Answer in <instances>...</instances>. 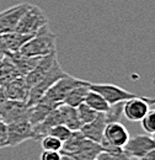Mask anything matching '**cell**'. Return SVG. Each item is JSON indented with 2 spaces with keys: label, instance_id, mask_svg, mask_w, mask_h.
Returning a JSON list of instances; mask_svg holds the SVG:
<instances>
[{
  "label": "cell",
  "instance_id": "12",
  "mask_svg": "<svg viewBox=\"0 0 155 160\" xmlns=\"http://www.w3.org/2000/svg\"><path fill=\"white\" fill-rule=\"evenodd\" d=\"M4 89L5 96L8 100H16L27 102L30 95V86L27 85L25 77H20L18 79L10 81L5 86H1Z\"/></svg>",
  "mask_w": 155,
  "mask_h": 160
},
{
  "label": "cell",
  "instance_id": "15",
  "mask_svg": "<svg viewBox=\"0 0 155 160\" xmlns=\"http://www.w3.org/2000/svg\"><path fill=\"white\" fill-rule=\"evenodd\" d=\"M103 152L105 149L102 148L101 144L85 138V140L80 144V147L75 152L70 154H65V155H69L75 160H97L98 155Z\"/></svg>",
  "mask_w": 155,
  "mask_h": 160
},
{
  "label": "cell",
  "instance_id": "26",
  "mask_svg": "<svg viewBox=\"0 0 155 160\" xmlns=\"http://www.w3.org/2000/svg\"><path fill=\"white\" fill-rule=\"evenodd\" d=\"M142 127L147 134H155V108H150L140 121Z\"/></svg>",
  "mask_w": 155,
  "mask_h": 160
},
{
  "label": "cell",
  "instance_id": "22",
  "mask_svg": "<svg viewBox=\"0 0 155 160\" xmlns=\"http://www.w3.org/2000/svg\"><path fill=\"white\" fill-rule=\"evenodd\" d=\"M84 102H85L89 107H91L92 110H95L96 112H101V113L106 112V110H107L108 106H110V105L107 103V101L105 100L98 92L94 91V90H90V91L88 92V95H86Z\"/></svg>",
  "mask_w": 155,
  "mask_h": 160
},
{
  "label": "cell",
  "instance_id": "28",
  "mask_svg": "<svg viewBox=\"0 0 155 160\" xmlns=\"http://www.w3.org/2000/svg\"><path fill=\"white\" fill-rule=\"evenodd\" d=\"M72 132H73V131H70L67 126H64V124H58V126L53 127V128L49 131L48 134H51V136L58 138V139L62 140V142H65V140L69 138V136L72 134Z\"/></svg>",
  "mask_w": 155,
  "mask_h": 160
},
{
  "label": "cell",
  "instance_id": "18",
  "mask_svg": "<svg viewBox=\"0 0 155 160\" xmlns=\"http://www.w3.org/2000/svg\"><path fill=\"white\" fill-rule=\"evenodd\" d=\"M5 54L14 63V65L18 68V70L22 77H26L38 64L39 59L42 58V57H27V56L21 54L20 52H11V53H5Z\"/></svg>",
  "mask_w": 155,
  "mask_h": 160
},
{
  "label": "cell",
  "instance_id": "31",
  "mask_svg": "<svg viewBox=\"0 0 155 160\" xmlns=\"http://www.w3.org/2000/svg\"><path fill=\"white\" fill-rule=\"evenodd\" d=\"M62 154L60 152H52V150H43L39 160H60Z\"/></svg>",
  "mask_w": 155,
  "mask_h": 160
},
{
  "label": "cell",
  "instance_id": "2",
  "mask_svg": "<svg viewBox=\"0 0 155 160\" xmlns=\"http://www.w3.org/2000/svg\"><path fill=\"white\" fill-rule=\"evenodd\" d=\"M68 73H65L62 68V65L59 64L58 59L54 60L53 65L51 67V69L48 70V73L39 80L36 85H33L31 89H30V95H28V99H27V102L26 105L28 107L33 106L35 103H37L39 101V99L47 92V90L56 82L58 81L60 78L65 77Z\"/></svg>",
  "mask_w": 155,
  "mask_h": 160
},
{
  "label": "cell",
  "instance_id": "13",
  "mask_svg": "<svg viewBox=\"0 0 155 160\" xmlns=\"http://www.w3.org/2000/svg\"><path fill=\"white\" fill-rule=\"evenodd\" d=\"M60 103H54L49 101L47 98L42 96L37 103L28 107V121L32 126L38 124L39 122L44 120L56 107H58Z\"/></svg>",
  "mask_w": 155,
  "mask_h": 160
},
{
  "label": "cell",
  "instance_id": "19",
  "mask_svg": "<svg viewBox=\"0 0 155 160\" xmlns=\"http://www.w3.org/2000/svg\"><path fill=\"white\" fill-rule=\"evenodd\" d=\"M22 77L18 70V68L14 65V63L10 58L5 54L4 58L0 62V86H5L10 81Z\"/></svg>",
  "mask_w": 155,
  "mask_h": 160
},
{
  "label": "cell",
  "instance_id": "3",
  "mask_svg": "<svg viewBox=\"0 0 155 160\" xmlns=\"http://www.w3.org/2000/svg\"><path fill=\"white\" fill-rule=\"evenodd\" d=\"M46 25H48L47 15L39 6L32 4L30 6V9L20 19L19 23L15 28V32L33 36Z\"/></svg>",
  "mask_w": 155,
  "mask_h": 160
},
{
  "label": "cell",
  "instance_id": "25",
  "mask_svg": "<svg viewBox=\"0 0 155 160\" xmlns=\"http://www.w3.org/2000/svg\"><path fill=\"white\" fill-rule=\"evenodd\" d=\"M77 111H78L79 120L81 122V126L92 122V121L97 117V115L100 113V112H96L95 110H92L91 107H89L85 102H82V103H80V105L78 106Z\"/></svg>",
  "mask_w": 155,
  "mask_h": 160
},
{
  "label": "cell",
  "instance_id": "23",
  "mask_svg": "<svg viewBox=\"0 0 155 160\" xmlns=\"http://www.w3.org/2000/svg\"><path fill=\"white\" fill-rule=\"evenodd\" d=\"M84 140H85V137L82 136V133L80 131H73L72 134L69 136V138L65 142H63L60 154H70V153L75 152Z\"/></svg>",
  "mask_w": 155,
  "mask_h": 160
},
{
  "label": "cell",
  "instance_id": "9",
  "mask_svg": "<svg viewBox=\"0 0 155 160\" xmlns=\"http://www.w3.org/2000/svg\"><path fill=\"white\" fill-rule=\"evenodd\" d=\"M9 147H18L28 139H33V126L28 118L16 121L6 124Z\"/></svg>",
  "mask_w": 155,
  "mask_h": 160
},
{
  "label": "cell",
  "instance_id": "1",
  "mask_svg": "<svg viewBox=\"0 0 155 160\" xmlns=\"http://www.w3.org/2000/svg\"><path fill=\"white\" fill-rule=\"evenodd\" d=\"M19 52L27 57H46L57 53L56 35L46 25L20 48Z\"/></svg>",
  "mask_w": 155,
  "mask_h": 160
},
{
  "label": "cell",
  "instance_id": "27",
  "mask_svg": "<svg viewBox=\"0 0 155 160\" xmlns=\"http://www.w3.org/2000/svg\"><path fill=\"white\" fill-rule=\"evenodd\" d=\"M41 144H42V148L43 150H52V152H60L62 150V145H63V142L59 140L58 138L48 134L46 137H43L41 139Z\"/></svg>",
  "mask_w": 155,
  "mask_h": 160
},
{
  "label": "cell",
  "instance_id": "16",
  "mask_svg": "<svg viewBox=\"0 0 155 160\" xmlns=\"http://www.w3.org/2000/svg\"><path fill=\"white\" fill-rule=\"evenodd\" d=\"M57 59V53H53V54H49V56H46V57H42L39 59L38 64L25 77V80L27 82V85L30 86V89L36 85L39 80L42 79L47 73L48 70L51 69V67L53 65L54 60Z\"/></svg>",
  "mask_w": 155,
  "mask_h": 160
},
{
  "label": "cell",
  "instance_id": "7",
  "mask_svg": "<svg viewBox=\"0 0 155 160\" xmlns=\"http://www.w3.org/2000/svg\"><path fill=\"white\" fill-rule=\"evenodd\" d=\"M155 99L139 96L132 98L124 101L123 105V116L131 122H140L142 118L148 113L150 110V105H154Z\"/></svg>",
  "mask_w": 155,
  "mask_h": 160
},
{
  "label": "cell",
  "instance_id": "34",
  "mask_svg": "<svg viewBox=\"0 0 155 160\" xmlns=\"http://www.w3.org/2000/svg\"><path fill=\"white\" fill-rule=\"evenodd\" d=\"M60 160H75L73 159L72 157H69V155H65V154H62V159Z\"/></svg>",
  "mask_w": 155,
  "mask_h": 160
},
{
  "label": "cell",
  "instance_id": "11",
  "mask_svg": "<svg viewBox=\"0 0 155 160\" xmlns=\"http://www.w3.org/2000/svg\"><path fill=\"white\" fill-rule=\"evenodd\" d=\"M28 118V106L23 101L6 100L0 106V120L5 124Z\"/></svg>",
  "mask_w": 155,
  "mask_h": 160
},
{
  "label": "cell",
  "instance_id": "5",
  "mask_svg": "<svg viewBox=\"0 0 155 160\" xmlns=\"http://www.w3.org/2000/svg\"><path fill=\"white\" fill-rule=\"evenodd\" d=\"M155 148V140L149 134H137L129 137L124 147L123 152L132 160H139L145 157L152 149Z\"/></svg>",
  "mask_w": 155,
  "mask_h": 160
},
{
  "label": "cell",
  "instance_id": "4",
  "mask_svg": "<svg viewBox=\"0 0 155 160\" xmlns=\"http://www.w3.org/2000/svg\"><path fill=\"white\" fill-rule=\"evenodd\" d=\"M129 133L128 129L122 124L121 122H113V123H107L105 132H103V138L101 142L102 148L105 152L112 153L121 150L127 140L129 139Z\"/></svg>",
  "mask_w": 155,
  "mask_h": 160
},
{
  "label": "cell",
  "instance_id": "6",
  "mask_svg": "<svg viewBox=\"0 0 155 160\" xmlns=\"http://www.w3.org/2000/svg\"><path fill=\"white\" fill-rule=\"evenodd\" d=\"M85 82H86V80L79 79V78H75V77H73V75L67 74L65 77L60 78L58 81H56V82L47 90V92H46L43 96L47 98L49 101L54 102V103H63L64 98L67 96V94H68L72 89L77 88V86L81 85V84H85Z\"/></svg>",
  "mask_w": 155,
  "mask_h": 160
},
{
  "label": "cell",
  "instance_id": "33",
  "mask_svg": "<svg viewBox=\"0 0 155 160\" xmlns=\"http://www.w3.org/2000/svg\"><path fill=\"white\" fill-rule=\"evenodd\" d=\"M6 100H8V99H6V96H5L4 89L0 86V106H1V105H2V103H4V102H5Z\"/></svg>",
  "mask_w": 155,
  "mask_h": 160
},
{
  "label": "cell",
  "instance_id": "20",
  "mask_svg": "<svg viewBox=\"0 0 155 160\" xmlns=\"http://www.w3.org/2000/svg\"><path fill=\"white\" fill-rule=\"evenodd\" d=\"M89 91H90V81H86L85 84H81V85H79L77 88L72 89L67 94V96L64 98L63 103L68 105L70 107H75L77 108L80 103L84 102Z\"/></svg>",
  "mask_w": 155,
  "mask_h": 160
},
{
  "label": "cell",
  "instance_id": "29",
  "mask_svg": "<svg viewBox=\"0 0 155 160\" xmlns=\"http://www.w3.org/2000/svg\"><path fill=\"white\" fill-rule=\"evenodd\" d=\"M97 160H132V159L123 152V149H121V150L112 152V153L103 152V153H101L98 155Z\"/></svg>",
  "mask_w": 155,
  "mask_h": 160
},
{
  "label": "cell",
  "instance_id": "21",
  "mask_svg": "<svg viewBox=\"0 0 155 160\" xmlns=\"http://www.w3.org/2000/svg\"><path fill=\"white\" fill-rule=\"evenodd\" d=\"M60 115H62V121L63 124L67 126L70 131H80L81 128V122L79 120L78 111L75 107H70L68 105L60 103L58 106Z\"/></svg>",
  "mask_w": 155,
  "mask_h": 160
},
{
  "label": "cell",
  "instance_id": "35",
  "mask_svg": "<svg viewBox=\"0 0 155 160\" xmlns=\"http://www.w3.org/2000/svg\"><path fill=\"white\" fill-rule=\"evenodd\" d=\"M4 56H5V53H4L2 51H0V62H1V59L4 58Z\"/></svg>",
  "mask_w": 155,
  "mask_h": 160
},
{
  "label": "cell",
  "instance_id": "10",
  "mask_svg": "<svg viewBox=\"0 0 155 160\" xmlns=\"http://www.w3.org/2000/svg\"><path fill=\"white\" fill-rule=\"evenodd\" d=\"M90 90H94L98 92L108 105L116 103V102H123L132 98H136L137 94H133L126 89H122L115 84H94L90 82Z\"/></svg>",
  "mask_w": 155,
  "mask_h": 160
},
{
  "label": "cell",
  "instance_id": "8",
  "mask_svg": "<svg viewBox=\"0 0 155 160\" xmlns=\"http://www.w3.org/2000/svg\"><path fill=\"white\" fill-rule=\"evenodd\" d=\"M32 4L30 2H20L9 9H5L0 12V35L14 32L22 15L30 9Z\"/></svg>",
  "mask_w": 155,
  "mask_h": 160
},
{
  "label": "cell",
  "instance_id": "36",
  "mask_svg": "<svg viewBox=\"0 0 155 160\" xmlns=\"http://www.w3.org/2000/svg\"><path fill=\"white\" fill-rule=\"evenodd\" d=\"M152 137H153V139L155 140V134H153V136H152Z\"/></svg>",
  "mask_w": 155,
  "mask_h": 160
},
{
  "label": "cell",
  "instance_id": "17",
  "mask_svg": "<svg viewBox=\"0 0 155 160\" xmlns=\"http://www.w3.org/2000/svg\"><path fill=\"white\" fill-rule=\"evenodd\" d=\"M31 35H22L19 32H9L1 35V46L4 53H11V52H19L20 48L30 40Z\"/></svg>",
  "mask_w": 155,
  "mask_h": 160
},
{
  "label": "cell",
  "instance_id": "14",
  "mask_svg": "<svg viewBox=\"0 0 155 160\" xmlns=\"http://www.w3.org/2000/svg\"><path fill=\"white\" fill-rule=\"evenodd\" d=\"M106 120H105V115L103 113H98L97 117L92 122L82 124L80 128V132L82 133V136L86 139H90L95 143L101 144L102 138H103V132L106 128Z\"/></svg>",
  "mask_w": 155,
  "mask_h": 160
},
{
  "label": "cell",
  "instance_id": "32",
  "mask_svg": "<svg viewBox=\"0 0 155 160\" xmlns=\"http://www.w3.org/2000/svg\"><path fill=\"white\" fill-rule=\"evenodd\" d=\"M139 160H155V148L152 149L145 157H143L142 159H139Z\"/></svg>",
  "mask_w": 155,
  "mask_h": 160
},
{
  "label": "cell",
  "instance_id": "24",
  "mask_svg": "<svg viewBox=\"0 0 155 160\" xmlns=\"http://www.w3.org/2000/svg\"><path fill=\"white\" fill-rule=\"evenodd\" d=\"M123 102H116L108 106V108L106 110V112H103L105 115V120L106 123H113V122H121L123 117Z\"/></svg>",
  "mask_w": 155,
  "mask_h": 160
},
{
  "label": "cell",
  "instance_id": "30",
  "mask_svg": "<svg viewBox=\"0 0 155 160\" xmlns=\"http://www.w3.org/2000/svg\"><path fill=\"white\" fill-rule=\"evenodd\" d=\"M9 147L8 143V128L6 124L0 120V149L1 148H6Z\"/></svg>",
  "mask_w": 155,
  "mask_h": 160
}]
</instances>
